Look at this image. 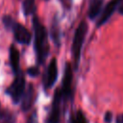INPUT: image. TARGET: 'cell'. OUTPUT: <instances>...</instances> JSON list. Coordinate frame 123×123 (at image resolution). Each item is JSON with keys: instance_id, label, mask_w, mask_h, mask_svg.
<instances>
[{"instance_id": "ffe728a7", "label": "cell", "mask_w": 123, "mask_h": 123, "mask_svg": "<svg viewBox=\"0 0 123 123\" xmlns=\"http://www.w3.org/2000/svg\"><path fill=\"white\" fill-rule=\"evenodd\" d=\"M115 123H123V113L118 114L115 119Z\"/></svg>"}, {"instance_id": "ba28073f", "label": "cell", "mask_w": 123, "mask_h": 123, "mask_svg": "<svg viewBox=\"0 0 123 123\" xmlns=\"http://www.w3.org/2000/svg\"><path fill=\"white\" fill-rule=\"evenodd\" d=\"M58 79V66H57V62L56 59L53 58L50 62V63L47 66V69L44 73L43 77V86L45 89L51 88L56 81Z\"/></svg>"}, {"instance_id": "277c9868", "label": "cell", "mask_w": 123, "mask_h": 123, "mask_svg": "<svg viewBox=\"0 0 123 123\" xmlns=\"http://www.w3.org/2000/svg\"><path fill=\"white\" fill-rule=\"evenodd\" d=\"M26 88V81L25 77L22 71H20L17 74H14L13 81L12 84L7 87L6 93L11 97L12 102L14 104L20 103V100L22 98V95Z\"/></svg>"}, {"instance_id": "2e32d148", "label": "cell", "mask_w": 123, "mask_h": 123, "mask_svg": "<svg viewBox=\"0 0 123 123\" xmlns=\"http://www.w3.org/2000/svg\"><path fill=\"white\" fill-rule=\"evenodd\" d=\"M26 123H38V116H37V110L33 111L31 114L28 116Z\"/></svg>"}, {"instance_id": "5b68a950", "label": "cell", "mask_w": 123, "mask_h": 123, "mask_svg": "<svg viewBox=\"0 0 123 123\" xmlns=\"http://www.w3.org/2000/svg\"><path fill=\"white\" fill-rule=\"evenodd\" d=\"M63 107H64V104H63V100H62V91L59 87L54 92L50 111L46 117L45 123H60Z\"/></svg>"}, {"instance_id": "9c48e42d", "label": "cell", "mask_w": 123, "mask_h": 123, "mask_svg": "<svg viewBox=\"0 0 123 123\" xmlns=\"http://www.w3.org/2000/svg\"><path fill=\"white\" fill-rule=\"evenodd\" d=\"M35 99H36V90H35V87L32 84H29L28 86H26L25 88V91L22 95V98L20 100V107H21V110L23 111H28L34 102H35Z\"/></svg>"}, {"instance_id": "5bb4252c", "label": "cell", "mask_w": 123, "mask_h": 123, "mask_svg": "<svg viewBox=\"0 0 123 123\" xmlns=\"http://www.w3.org/2000/svg\"><path fill=\"white\" fill-rule=\"evenodd\" d=\"M0 123H15V115L9 110H2L0 105Z\"/></svg>"}, {"instance_id": "7402d4cb", "label": "cell", "mask_w": 123, "mask_h": 123, "mask_svg": "<svg viewBox=\"0 0 123 123\" xmlns=\"http://www.w3.org/2000/svg\"><path fill=\"white\" fill-rule=\"evenodd\" d=\"M45 1H47V0H45Z\"/></svg>"}, {"instance_id": "44dd1931", "label": "cell", "mask_w": 123, "mask_h": 123, "mask_svg": "<svg viewBox=\"0 0 123 123\" xmlns=\"http://www.w3.org/2000/svg\"><path fill=\"white\" fill-rule=\"evenodd\" d=\"M118 12H119V13L120 14H122L123 15V1L121 2V4L119 5V7H118Z\"/></svg>"}, {"instance_id": "7c38bea8", "label": "cell", "mask_w": 123, "mask_h": 123, "mask_svg": "<svg viewBox=\"0 0 123 123\" xmlns=\"http://www.w3.org/2000/svg\"><path fill=\"white\" fill-rule=\"evenodd\" d=\"M50 36L52 37L53 42L55 45L58 47L61 44V32H60V25H59V20L57 17H54L51 28H50Z\"/></svg>"}, {"instance_id": "7a4b0ae2", "label": "cell", "mask_w": 123, "mask_h": 123, "mask_svg": "<svg viewBox=\"0 0 123 123\" xmlns=\"http://www.w3.org/2000/svg\"><path fill=\"white\" fill-rule=\"evenodd\" d=\"M86 33H87V23L85 20H83L79 23L78 27L74 32L72 45H71V54H72L73 65L75 70L78 69L79 67V63L82 56V49H83Z\"/></svg>"}, {"instance_id": "6da1fadb", "label": "cell", "mask_w": 123, "mask_h": 123, "mask_svg": "<svg viewBox=\"0 0 123 123\" xmlns=\"http://www.w3.org/2000/svg\"><path fill=\"white\" fill-rule=\"evenodd\" d=\"M33 30H34V49L37 58V63L41 65L45 62L49 53L48 43V31L45 26L40 22L37 15H34L33 19Z\"/></svg>"}, {"instance_id": "ac0fdd59", "label": "cell", "mask_w": 123, "mask_h": 123, "mask_svg": "<svg viewBox=\"0 0 123 123\" xmlns=\"http://www.w3.org/2000/svg\"><path fill=\"white\" fill-rule=\"evenodd\" d=\"M111 121H112V113L111 111H107L104 115V122L111 123Z\"/></svg>"}, {"instance_id": "9a60e30c", "label": "cell", "mask_w": 123, "mask_h": 123, "mask_svg": "<svg viewBox=\"0 0 123 123\" xmlns=\"http://www.w3.org/2000/svg\"><path fill=\"white\" fill-rule=\"evenodd\" d=\"M22 10L25 16L33 15L36 12V0H23Z\"/></svg>"}, {"instance_id": "8992f818", "label": "cell", "mask_w": 123, "mask_h": 123, "mask_svg": "<svg viewBox=\"0 0 123 123\" xmlns=\"http://www.w3.org/2000/svg\"><path fill=\"white\" fill-rule=\"evenodd\" d=\"M73 68L70 62H66L64 65L63 77L62 81V86L60 87L62 95V100L64 106L68 101H71L73 98Z\"/></svg>"}, {"instance_id": "52a82bcc", "label": "cell", "mask_w": 123, "mask_h": 123, "mask_svg": "<svg viewBox=\"0 0 123 123\" xmlns=\"http://www.w3.org/2000/svg\"><path fill=\"white\" fill-rule=\"evenodd\" d=\"M123 0H111L102 10L100 15H99V19L97 21L96 26L99 28L102 25L106 24V22L112 16V14L115 12L116 10H118L119 5L121 4Z\"/></svg>"}, {"instance_id": "30bf717a", "label": "cell", "mask_w": 123, "mask_h": 123, "mask_svg": "<svg viewBox=\"0 0 123 123\" xmlns=\"http://www.w3.org/2000/svg\"><path fill=\"white\" fill-rule=\"evenodd\" d=\"M9 60H10V65L12 68V71L14 74L19 73L21 70L20 68V56L19 51L14 45H11L9 49Z\"/></svg>"}, {"instance_id": "d6986e66", "label": "cell", "mask_w": 123, "mask_h": 123, "mask_svg": "<svg viewBox=\"0 0 123 123\" xmlns=\"http://www.w3.org/2000/svg\"><path fill=\"white\" fill-rule=\"evenodd\" d=\"M61 2L62 4L63 8L66 10H69L72 6V0H61Z\"/></svg>"}, {"instance_id": "3957f363", "label": "cell", "mask_w": 123, "mask_h": 123, "mask_svg": "<svg viewBox=\"0 0 123 123\" xmlns=\"http://www.w3.org/2000/svg\"><path fill=\"white\" fill-rule=\"evenodd\" d=\"M2 21L4 26L12 32L13 37L18 43L23 45L30 44L32 39V34L25 26L16 22L11 15H4Z\"/></svg>"}, {"instance_id": "e0dca14e", "label": "cell", "mask_w": 123, "mask_h": 123, "mask_svg": "<svg viewBox=\"0 0 123 123\" xmlns=\"http://www.w3.org/2000/svg\"><path fill=\"white\" fill-rule=\"evenodd\" d=\"M27 74L30 75L31 77H37L39 74V70L37 66H31L27 69Z\"/></svg>"}, {"instance_id": "8fae6325", "label": "cell", "mask_w": 123, "mask_h": 123, "mask_svg": "<svg viewBox=\"0 0 123 123\" xmlns=\"http://www.w3.org/2000/svg\"><path fill=\"white\" fill-rule=\"evenodd\" d=\"M104 1L105 0H89L87 16L90 20H95L97 17H99L103 9Z\"/></svg>"}, {"instance_id": "4fadbf2b", "label": "cell", "mask_w": 123, "mask_h": 123, "mask_svg": "<svg viewBox=\"0 0 123 123\" xmlns=\"http://www.w3.org/2000/svg\"><path fill=\"white\" fill-rule=\"evenodd\" d=\"M69 123H88V120L82 110H77L71 113Z\"/></svg>"}]
</instances>
